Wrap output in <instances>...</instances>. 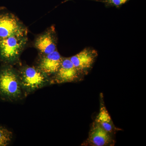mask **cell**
<instances>
[{"label":"cell","instance_id":"obj_7","mask_svg":"<svg viewBox=\"0 0 146 146\" xmlns=\"http://www.w3.org/2000/svg\"><path fill=\"white\" fill-rule=\"evenodd\" d=\"M115 141L110 134L96 121H94L89 131V137L84 145L93 146H112Z\"/></svg>","mask_w":146,"mask_h":146},{"label":"cell","instance_id":"obj_6","mask_svg":"<svg viewBox=\"0 0 146 146\" xmlns=\"http://www.w3.org/2000/svg\"><path fill=\"white\" fill-rule=\"evenodd\" d=\"M98 56V52L96 50L86 48L69 58L78 71L83 76L89 72Z\"/></svg>","mask_w":146,"mask_h":146},{"label":"cell","instance_id":"obj_10","mask_svg":"<svg viewBox=\"0 0 146 146\" xmlns=\"http://www.w3.org/2000/svg\"><path fill=\"white\" fill-rule=\"evenodd\" d=\"M95 121L98 123L104 129L112 134L115 133L117 128L115 126L107 110L102 102L100 112Z\"/></svg>","mask_w":146,"mask_h":146},{"label":"cell","instance_id":"obj_5","mask_svg":"<svg viewBox=\"0 0 146 146\" xmlns=\"http://www.w3.org/2000/svg\"><path fill=\"white\" fill-rule=\"evenodd\" d=\"M53 78L50 80L51 84H62L77 81L83 75L78 71L70 58H63L61 65Z\"/></svg>","mask_w":146,"mask_h":146},{"label":"cell","instance_id":"obj_3","mask_svg":"<svg viewBox=\"0 0 146 146\" xmlns=\"http://www.w3.org/2000/svg\"><path fill=\"white\" fill-rule=\"evenodd\" d=\"M27 36L0 38V57L8 63H16L27 42Z\"/></svg>","mask_w":146,"mask_h":146},{"label":"cell","instance_id":"obj_12","mask_svg":"<svg viewBox=\"0 0 146 146\" xmlns=\"http://www.w3.org/2000/svg\"><path fill=\"white\" fill-rule=\"evenodd\" d=\"M129 0H104L103 2L105 3L107 6H115L120 7Z\"/></svg>","mask_w":146,"mask_h":146},{"label":"cell","instance_id":"obj_11","mask_svg":"<svg viewBox=\"0 0 146 146\" xmlns=\"http://www.w3.org/2000/svg\"><path fill=\"white\" fill-rule=\"evenodd\" d=\"M13 138V133L3 127L0 126V146H7Z\"/></svg>","mask_w":146,"mask_h":146},{"label":"cell","instance_id":"obj_2","mask_svg":"<svg viewBox=\"0 0 146 146\" xmlns=\"http://www.w3.org/2000/svg\"><path fill=\"white\" fill-rule=\"evenodd\" d=\"M18 74L25 96L41 89L50 82L48 76L38 68L26 66L22 68Z\"/></svg>","mask_w":146,"mask_h":146},{"label":"cell","instance_id":"obj_1","mask_svg":"<svg viewBox=\"0 0 146 146\" xmlns=\"http://www.w3.org/2000/svg\"><path fill=\"white\" fill-rule=\"evenodd\" d=\"M0 94L13 102L21 99L24 95L19 74L11 66H6L0 71Z\"/></svg>","mask_w":146,"mask_h":146},{"label":"cell","instance_id":"obj_9","mask_svg":"<svg viewBox=\"0 0 146 146\" xmlns=\"http://www.w3.org/2000/svg\"><path fill=\"white\" fill-rule=\"evenodd\" d=\"M63 58L57 50H56L53 52L43 56L37 68L48 76L54 75L60 68Z\"/></svg>","mask_w":146,"mask_h":146},{"label":"cell","instance_id":"obj_4","mask_svg":"<svg viewBox=\"0 0 146 146\" xmlns=\"http://www.w3.org/2000/svg\"><path fill=\"white\" fill-rule=\"evenodd\" d=\"M27 29L15 15L0 14V38L10 36H27Z\"/></svg>","mask_w":146,"mask_h":146},{"label":"cell","instance_id":"obj_8","mask_svg":"<svg viewBox=\"0 0 146 146\" xmlns=\"http://www.w3.org/2000/svg\"><path fill=\"white\" fill-rule=\"evenodd\" d=\"M35 47L44 55L56 50V38L54 28L51 27L35 39Z\"/></svg>","mask_w":146,"mask_h":146}]
</instances>
